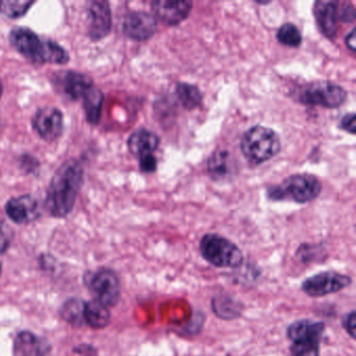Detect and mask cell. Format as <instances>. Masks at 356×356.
<instances>
[{
	"label": "cell",
	"mask_w": 356,
	"mask_h": 356,
	"mask_svg": "<svg viewBox=\"0 0 356 356\" xmlns=\"http://www.w3.org/2000/svg\"><path fill=\"white\" fill-rule=\"evenodd\" d=\"M84 164L72 158L59 166L47 187L43 207L49 216L64 218L70 216L76 205L84 183Z\"/></svg>",
	"instance_id": "1"
},
{
	"label": "cell",
	"mask_w": 356,
	"mask_h": 356,
	"mask_svg": "<svg viewBox=\"0 0 356 356\" xmlns=\"http://www.w3.org/2000/svg\"><path fill=\"white\" fill-rule=\"evenodd\" d=\"M10 44L24 59L35 65H65L70 53L56 41L39 36L32 29L17 26L10 32Z\"/></svg>",
	"instance_id": "2"
},
{
	"label": "cell",
	"mask_w": 356,
	"mask_h": 356,
	"mask_svg": "<svg viewBox=\"0 0 356 356\" xmlns=\"http://www.w3.org/2000/svg\"><path fill=\"white\" fill-rule=\"evenodd\" d=\"M241 151L250 163L260 165L280 153V137L273 129L252 127L241 137Z\"/></svg>",
	"instance_id": "3"
},
{
	"label": "cell",
	"mask_w": 356,
	"mask_h": 356,
	"mask_svg": "<svg viewBox=\"0 0 356 356\" xmlns=\"http://www.w3.org/2000/svg\"><path fill=\"white\" fill-rule=\"evenodd\" d=\"M322 193V184L314 175L298 174L287 177L278 185L266 189V197L270 201H291L306 204L318 199Z\"/></svg>",
	"instance_id": "4"
},
{
	"label": "cell",
	"mask_w": 356,
	"mask_h": 356,
	"mask_svg": "<svg viewBox=\"0 0 356 356\" xmlns=\"http://www.w3.org/2000/svg\"><path fill=\"white\" fill-rule=\"evenodd\" d=\"M291 97L302 105L337 109L345 104L348 95L347 91L339 85L318 81L298 86L293 89Z\"/></svg>",
	"instance_id": "5"
},
{
	"label": "cell",
	"mask_w": 356,
	"mask_h": 356,
	"mask_svg": "<svg viewBox=\"0 0 356 356\" xmlns=\"http://www.w3.org/2000/svg\"><path fill=\"white\" fill-rule=\"evenodd\" d=\"M200 252L206 261L218 268H237L243 264L241 249L230 239L216 233L202 237Z\"/></svg>",
	"instance_id": "6"
},
{
	"label": "cell",
	"mask_w": 356,
	"mask_h": 356,
	"mask_svg": "<svg viewBox=\"0 0 356 356\" xmlns=\"http://www.w3.org/2000/svg\"><path fill=\"white\" fill-rule=\"evenodd\" d=\"M84 281L95 301L109 308L114 307L120 302L122 285L120 277L114 270L101 268L97 272L88 273L84 277Z\"/></svg>",
	"instance_id": "7"
},
{
	"label": "cell",
	"mask_w": 356,
	"mask_h": 356,
	"mask_svg": "<svg viewBox=\"0 0 356 356\" xmlns=\"http://www.w3.org/2000/svg\"><path fill=\"white\" fill-rule=\"evenodd\" d=\"M51 84L61 97L70 102L83 99L85 95L95 86L90 76L70 70L56 72L51 76Z\"/></svg>",
	"instance_id": "8"
},
{
	"label": "cell",
	"mask_w": 356,
	"mask_h": 356,
	"mask_svg": "<svg viewBox=\"0 0 356 356\" xmlns=\"http://www.w3.org/2000/svg\"><path fill=\"white\" fill-rule=\"evenodd\" d=\"M351 277L337 272H322L308 277L302 282L303 293L309 297H324L350 286Z\"/></svg>",
	"instance_id": "9"
},
{
	"label": "cell",
	"mask_w": 356,
	"mask_h": 356,
	"mask_svg": "<svg viewBox=\"0 0 356 356\" xmlns=\"http://www.w3.org/2000/svg\"><path fill=\"white\" fill-rule=\"evenodd\" d=\"M88 28L87 36L93 42H99L109 36L112 30L111 6L106 0H93L87 7Z\"/></svg>",
	"instance_id": "10"
},
{
	"label": "cell",
	"mask_w": 356,
	"mask_h": 356,
	"mask_svg": "<svg viewBox=\"0 0 356 356\" xmlns=\"http://www.w3.org/2000/svg\"><path fill=\"white\" fill-rule=\"evenodd\" d=\"M32 126L41 139L53 143L63 134V112L57 107L39 108L33 116Z\"/></svg>",
	"instance_id": "11"
},
{
	"label": "cell",
	"mask_w": 356,
	"mask_h": 356,
	"mask_svg": "<svg viewBox=\"0 0 356 356\" xmlns=\"http://www.w3.org/2000/svg\"><path fill=\"white\" fill-rule=\"evenodd\" d=\"M43 205L32 193L11 197L6 203L5 211L8 218L17 225H26L40 218Z\"/></svg>",
	"instance_id": "12"
},
{
	"label": "cell",
	"mask_w": 356,
	"mask_h": 356,
	"mask_svg": "<svg viewBox=\"0 0 356 356\" xmlns=\"http://www.w3.org/2000/svg\"><path fill=\"white\" fill-rule=\"evenodd\" d=\"M157 32V20L145 11H130L122 19V33L129 39L145 42Z\"/></svg>",
	"instance_id": "13"
},
{
	"label": "cell",
	"mask_w": 356,
	"mask_h": 356,
	"mask_svg": "<svg viewBox=\"0 0 356 356\" xmlns=\"http://www.w3.org/2000/svg\"><path fill=\"white\" fill-rule=\"evenodd\" d=\"M154 17L168 26H177L184 22L191 15L193 1L188 0H154L152 3Z\"/></svg>",
	"instance_id": "14"
},
{
	"label": "cell",
	"mask_w": 356,
	"mask_h": 356,
	"mask_svg": "<svg viewBox=\"0 0 356 356\" xmlns=\"http://www.w3.org/2000/svg\"><path fill=\"white\" fill-rule=\"evenodd\" d=\"M339 3L335 0H318L314 5V15L322 34L333 40L337 34Z\"/></svg>",
	"instance_id": "15"
},
{
	"label": "cell",
	"mask_w": 356,
	"mask_h": 356,
	"mask_svg": "<svg viewBox=\"0 0 356 356\" xmlns=\"http://www.w3.org/2000/svg\"><path fill=\"white\" fill-rule=\"evenodd\" d=\"M14 356H51L49 341L31 331H22L16 335L13 347Z\"/></svg>",
	"instance_id": "16"
},
{
	"label": "cell",
	"mask_w": 356,
	"mask_h": 356,
	"mask_svg": "<svg viewBox=\"0 0 356 356\" xmlns=\"http://www.w3.org/2000/svg\"><path fill=\"white\" fill-rule=\"evenodd\" d=\"M206 172L210 179L216 182L230 180L236 172V166L230 152L226 149L214 151L207 159Z\"/></svg>",
	"instance_id": "17"
},
{
	"label": "cell",
	"mask_w": 356,
	"mask_h": 356,
	"mask_svg": "<svg viewBox=\"0 0 356 356\" xmlns=\"http://www.w3.org/2000/svg\"><path fill=\"white\" fill-rule=\"evenodd\" d=\"M129 151L135 157L153 154L159 147L160 138L158 135L147 129L140 128L134 131L127 141Z\"/></svg>",
	"instance_id": "18"
},
{
	"label": "cell",
	"mask_w": 356,
	"mask_h": 356,
	"mask_svg": "<svg viewBox=\"0 0 356 356\" xmlns=\"http://www.w3.org/2000/svg\"><path fill=\"white\" fill-rule=\"evenodd\" d=\"M325 324L310 320H300L287 327L286 334L291 341L300 339H321L324 334Z\"/></svg>",
	"instance_id": "19"
},
{
	"label": "cell",
	"mask_w": 356,
	"mask_h": 356,
	"mask_svg": "<svg viewBox=\"0 0 356 356\" xmlns=\"http://www.w3.org/2000/svg\"><path fill=\"white\" fill-rule=\"evenodd\" d=\"M105 95L101 89L93 86L83 97V108L87 122L97 126L101 122Z\"/></svg>",
	"instance_id": "20"
},
{
	"label": "cell",
	"mask_w": 356,
	"mask_h": 356,
	"mask_svg": "<svg viewBox=\"0 0 356 356\" xmlns=\"http://www.w3.org/2000/svg\"><path fill=\"white\" fill-rule=\"evenodd\" d=\"M84 318L85 323L91 328L103 329L109 325L111 314L109 307L92 300L85 304Z\"/></svg>",
	"instance_id": "21"
},
{
	"label": "cell",
	"mask_w": 356,
	"mask_h": 356,
	"mask_svg": "<svg viewBox=\"0 0 356 356\" xmlns=\"http://www.w3.org/2000/svg\"><path fill=\"white\" fill-rule=\"evenodd\" d=\"M85 304L86 302L84 300L72 298L62 305L60 316L72 326L80 328L86 324L84 318Z\"/></svg>",
	"instance_id": "22"
},
{
	"label": "cell",
	"mask_w": 356,
	"mask_h": 356,
	"mask_svg": "<svg viewBox=\"0 0 356 356\" xmlns=\"http://www.w3.org/2000/svg\"><path fill=\"white\" fill-rule=\"evenodd\" d=\"M176 95L182 107L186 110L197 109L203 102V93L199 87L188 83H179L176 87Z\"/></svg>",
	"instance_id": "23"
},
{
	"label": "cell",
	"mask_w": 356,
	"mask_h": 356,
	"mask_svg": "<svg viewBox=\"0 0 356 356\" xmlns=\"http://www.w3.org/2000/svg\"><path fill=\"white\" fill-rule=\"evenodd\" d=\"M212 310L224 320H233L241 316V304L229 297H216L212 300Z\"/></svg>",
	"instance_id": "24"
},
{
	"label": "cell",
	"mask_w": 356,
	"mask_h": 356,
	"mask_svg": "<svg viewBox=\"0 0 356 356\" xmlns=\"http://www.w3.org/2000/svg\"><path fill=\"white\" fill-rule=\"evenodd\" d=\"M35 5V1L31 0H24V1H18V0H0V14L7 16L10 19H18L24 17L30 11L32 6Z\"/></svg>",
	"instance_id": "25"
},
{
	"label": "cell",
	"mask_w": 356,
	"mask_h": 356,
	"mask_svg": "<svg viewBox=\"0 0 356 356\" xmlns=\"http://www.w3.org/2000/svg\"><path fill=\"white\" fill-rule=\"evenodd\" d=\"M277 40L284 47L298 49L302 44L301 32L293 24H284L277 31Z\"/></svg>",
	"instance_id": "26"
},
{
	"label": "cell",
	"mask_w": 356,
	"mask_h": 356,
	"mask_svg": "<svg viewBox=\"0 0 356 356\" xmlns=\"http://www.w3.org/2000/svg\"><path fill=\"white\" fill-rule=\"evenodd\" d=\"M320 339H300L291 341V356H320Z\"/></svg>",
	"instance_id": "27"
},
{
	"label": "cell",
	"mask_w": 356,
	"mask_h": 356,
	"mask_svg": "<svg viewBox=\"0 0 356 356\" xmlns=\"http://www.w3.org/2000/svg\"><path fill=\"white\" fill-rule=\"evenodd\" d=\"M20 170L26 175L35 174L40 168V162L30 154H24L19 158Z\"/></svg>",
	"instance_id": "28"
},
{
	"label": "cell",
	"mask_w": 356,
	"mask_h": 356,
	"mask_svg": "<svg viewBox=\"0 0 356 356\" xmlns=\"http://www.w3.org/2000/svg\"><path fill=\"white\" fill-rule=\"evenodd\" d=\"M139 170L143 174H153L157 170L158 161L157 158L154 154L143 156L138 158Z\"/></svg>",
	"instance_id": "29"
},
{
	"label": "cell",
	"mask_w": 356,
	"mask_h": 356,
	"mask_svg": "<svg viewBox=\"0 0 356 356\" xmlns=\"http://www.w3.org/2000/svg\"><path fill=\"white\" fill-rule=\"evenodd\" d=\"M355 9L351 3H345L343 7L339 9V20L343 24H351L355 20Z\"/></svg>",
	"instance_id": "30"
},
{
	"label": "cell",
	"mask_w": 356,
	"mask_h": 356,
	"mask_svg": "<svg viewBox=\"0 0 356 356\" xmlns=\"http://www.w3.org/2000/svg\"><path fill=\"white\" fill-rule=\"evenodd\" d=\"M341 324H343V329L347 331L348 334H349L352 339H355L356 314L354 310H352V312H348L347 314H345Z\"/></svg>",
	"instance_id": "31"
},
{
	"label": "cell",
	"mask_w": 356,
	"mask_h": 356,
	"mask_svg": "<svg viewBox=\"0 0 356 356\" xmlns=\"http://www.w3.org/2000/svg\"><path fill=\"white\" fill-rule=\"evenodd\" d=\"M356 116L354 113H347L341 118L339 128L349 134L354 135L356 133Z\"/></svg>",
	"instance_id": "32"
},
{
	"label": "cell",
	"mask_w": 356,
	"mask_h": 356,
	"mask_svg": "<svg viewBox=\"0 0 356 356\" xmlns=\"http://www.w3.org/2000/svg\"><path fill=\"white\" fill-rule=\"evenodd\" d=\"M11 245V237L8 234L3 226L0 225V254L6 253Z\"/></svg>",
	"instance_id": "33"
},
{
	"label": "cell",
	"mask_w": 356,
	"mask_h": 356,
	"mask_svg": "<svg viewBox=\"0 0 356 356\" xmlns=\"http://www.w3.org/2000/svg\"><path fill=\"white\" fill-rule=\"evenodd\" d=\"M346 47L350 49V51L355 53L356 51V34L355 29H352L351 32L346 36L345 38Z\"/></svg>",
	"instance_id": "34"
},
{
	"label": "cell",
	"mask_w": 356,
	"mask_h": 356,
	"mask_svg": "<svg viewBox=\"0 0 356 356\" xmlns=\"http://www.w3.org/2000/svg\"><path fill=\"white\" fill-rule=\"evenodd\" d=\"M3 84H1V81H0V99H1V97H3Z\"/></svg>",
	"instance_id": "35"
},
{
	"label": "cell",
	"mask_w": 356,
	"mask_h": 356,
	"mask_svg": "<svg viewBox=\"0 0 356 356\" xmlns=\"http://www.w3.org/2000/svg\"><path fill=\"white\" fill-rule=\"evenodd\" d=\"M1 270H3V266L0 264V274H1Z\"/></svg>",
	"instance_id": "36"
}]
</instances>
